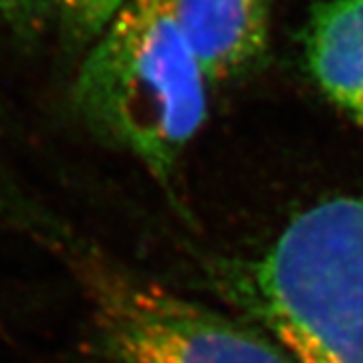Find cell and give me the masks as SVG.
Segmentation results:
<instances>
[{
	"label": "cell",
	"instance_id": "obj_5",
	"mask_svg": "<svg viewBox=\"0 0 363 363\" xmlns=\"http://www.w3.org/2000/svg\"><path fill=\"white\" fill-rule=\"evenodd\" d=\"M305 59L317 87L363 130V0H323L313 9Z\"/></svg>",
	"mask_w": 363,
	"mask_h": 363
},
{
	"label": "cell",
	"instance_id": "obj_3",
	"mask_svg": "<svg viewBox=\"0 0 363 363\" xmlns=\"http://www.w3.org/2000/svg\"><path fill=\"white\" fill-rule=\"evenodd\" d=\"M93 301L113 363H297L277 337L125 274H97Z\"/></svg>",
	"mask_w": 363,
	"mask_h": 363
},
{
	"label": "cell",
	"instance_id": "obj_4",
	"mask_svg": "<svg viewBox=\"0 0 363 363\" xmlns=\"http://www.w3.org/2000/svg\"><path fill=\"white\" fill-rule=\"evenodd\" d=\"M169 6L208 83L240 77L267 51L271 0H169Z\"/></svg>",
	"mask_w": 363,
	"mask_h": 363
},
{
	"label": "cell",
	"instance_id": "obj_1",
	"mask_svg": "<svg viewBox=\"0 0 363 363\" xmlns=\"http://www.w3.org/2000/svg\"><path fill=\"white\" fill-rule=\"evenodd\" d=\"M206 87L169 0H130L81 63L73 101L99 140L169 184L206 121Z\"/></svg>",
	"mask_w": 363,
	"mask_h": 363
},
{
	"label": "cell",
	"instance_id": "obj_2",
	"mask_svg": "<svg viewBox=\"0 0 363 363\" xmlns=\"http://www.w3.org/2000/svg\"><path fill=\"white\" fill-rule=\"evenodd\" d=\"M238 291L297 363H363V198L298 214Z\"/></svg>",
	"mask_w": 363,
	"mask_h": 363
},
{
	"label": "cell",
	"instance_id": "obj_6",
	"mask_svg": "<svg viewBox=\"0 0 363 363\" xmlns=\"http://www.w3.org/2000/svg\"><path fill=\"white\" fill-rule=\"evenodd\" d=\"M130 0H65L61 21L81 40L97 39Z\"/></svg>",
	"mask_w": 363,
	"mask_h": 363
},
{
	"label": "cell",
	"instance_id": "obj_7",
	"mask_svg": "<svg viewBox=\"0 0 363 363\" xmlns=\"http://www.w3.org/2000/svg\"><path fill=\"white\" fill-rule=\"evenodd\" d=\"M65 0H0V18L18 33L33 35L61 18Z\"/></svg>",
	"mask_w": 363,
	"mask_h": 363
}]
</instances>
